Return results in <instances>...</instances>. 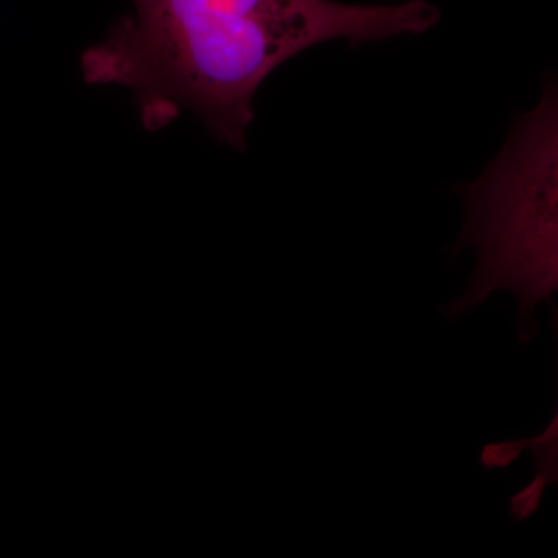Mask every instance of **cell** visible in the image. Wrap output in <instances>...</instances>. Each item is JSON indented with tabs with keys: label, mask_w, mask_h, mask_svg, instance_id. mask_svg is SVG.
<instances>
[{
	"label": "cell",
	"mask_w": 558,
	"mask_h": 558,
	"mask_svg": "<svg viewBox=\"0 0 558 558\" xmlns=\"http://www.w3.org/2000/svg\"><path fill=\"white\" fill-rule=\"evenodd\" d=\"M520 447L534 451L535 476L523 490L509 499L513 519L523 521L539 508L543 492L558 480V417L557 413L545 432L531 439H517Z\"/></svg>",
	"instance_id": "3"
},
{
	"label": "cell",
	"mask_w": 558,
	"mask_h": 558,
	"mask_svg": "<svg viewBox=\"0 0 558 558\" xmlns=\"http://www.w3.org/2000/svg\"><path fill=\"white\" fill-rule=\"evenodd\" d=\"M464 226L450 252L476 250L468 290L442 310L449 322L483 306L492 293L519 299V340L537 333L534 312L548 303L557 317L558 92L546 81L542 98L517 120L508 142L475 182L458 189Z\"/></svg>",
	"instance_id": "2"
},
{
	"label": "cell",
	"mask_w": 558,
	"mask_h": 558,
	"mask_svg": "<svg viewBox=\"0 0 558 558\" xmlns=\"http://www.w3.org/2000/svg\"><path fill=\"white\" fill-rule=\"evenodd\" d=\"M81 60L90 84L131 90L150 130L190 112L234 149H244L255 97L271 72L329 40L373 43L421 35L438 24L427 0H132Z\"/></svg>",
	"instance_id": "1"
}]
</instances>
